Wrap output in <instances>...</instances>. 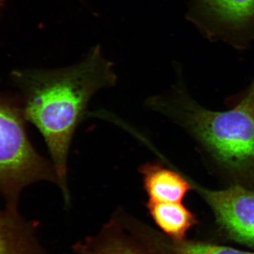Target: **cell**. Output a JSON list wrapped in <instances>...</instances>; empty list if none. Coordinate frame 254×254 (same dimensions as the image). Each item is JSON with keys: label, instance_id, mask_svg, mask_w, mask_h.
Segmentation results:
<instances>
[{"label": "cell", "instance_id": "11", "mask_svg": "<svg viewBox=\"0 0 254 254\" xmlns=\"http://www.w3.org/2000/svg\"><path fill=\"white\" fill-rule=\"evenodd\" d=\"M5 4V0H0V15H1V11H2L3 8H4Z\"/></svg>", "mask_w": 254, "mask_h": 254}, {"label": "cell", "instance_id": "7", "mask_svg": "<svg viewBox=\"0 0 254 254\" xmlns=\"http://www.w3.org/2000/svg\"><path fill=\"white\" fill-rule=\"evenodd\" d=\"M148 201L182 203L192 186L180 174L158 163H147L138 168Z\"/></svg>", "mask_w": 254, "mask_h": 254}, {"label": "cell", "instance_id": "1", "mask_svg": "<svg viewBox=\"0 0 254 254\" xmlns=\"http://www.w3.org/2000/svg\"><path fill=\"white\" fill-rule=\"evenodd\" d=\"M113 66L98 45L86 58L68 67L19 68L11 73V81L21 94L26 121L44 138L66 203L70 200L68 156L73 135L93 95L116 83Z\"/></svg>", "mask_w": 254, "mask_h": 254}, {"label": "cell", "instance_id": "10", "mask_svg": "<svg viewBox=\"0 0 254 254\" xmlns=\"http://www.w3.org/2000/svg\"><path fill=\"white\" fill-rule=\"evenodd\" d=\"M174 254H254V253L235 250L230 247H222V246L202 243H186L177 247Z\"/></svg>", "mask_w": 254, "mask_h": 254}, {"label": "cell", "instance_id": "3", "mask_svg": "<svg viewBox=\"0 0 254 254\" xmlns=\"http://www.w3.org/2000/svg\"><path fill=\"white\" fill-rule=\"evenodd\" d=\"M193 131L215 158L232 169L254 164V93L225 112L195 108L189 113Z\"/></svg>", "mask_w": 254, "mask_h": 254}, {"label": "cell", "instance_id": "9", "mask_svg": "<svg viewBox=\"0 0 254 254\" xmlns=\"http://www.w3.org/2000/svg\"><path fill=\"white\" fill-rule=\"evenodd\" d=\"M150 217L168 236L181 240L195 220L194 215L182 203H146Z\"/></svg>", "mask_w": 254, "mask_h": 254}, {"label": "cell", "instance_id": "6", "mask_svg": "<svg viewBox=\"0 0 254 254\" xmlns=\"http://www.w3.org/2000/svg\"><path fill=\"white\" fill-rule=\"evenodd\" d=\"M218 222L233 238L254 246V191L232 186L210 190L197 186Z\"/></svg>", "mask_w": 254, "mask_h": 254}, {"label": "cell", "instance_id": "2", "mask_svg": "<svg viewBox=\"0 0 254 254\" xmlns=\"http://www.w3.org/2000/svg\"><path fill=\"white\" fill-rule=\"evenodd\" d=\"M26 121L20 99L0 93V193L12 211H18L26 187L41 181L58 184L53 163L32 145Z\"/></svg>", "mask_w": 254, "mask_h": 254}, {"label": "cell", "instance_id": "8", "mask_svg": "<svg viewBox=\"0 0 254 254\" xmlns=\"http://www.w3.org/2000/svg\"><path fill=\"white\" fill-rule=\"evenodd\" d=\"M37 226L18 211L0 210V254H46L36 236Z\"/></svg>", "mask_w": 254, "mask_h": 254}, {"label": "cell", "instance_id": "4", "mask_svg": "<svg viewBox=\"0 0 254 254\" xmlns=\"http://www.w3.org/2000/svg\"><path fill=\"white\" fill-rule=\"evenodd\" d=\"M188 16L210 40L237 48L254 41V0H192Z\"/></svg>", "mask_w": 254, "mask_h": 254}, {"label": "cell", "instance_id": "12", "mask_svg": "<svg viewBox=\"0 0 254 254\" xmlns=\"http://www.w3.org/2000/svg\"><path fill=\"white\" fill-rule=\"evenodd\" d=\"M250 91H252V92H254V81L253 84H252V87H251Z\"/></svg>", "mask_w": 254, "mask_h": 254}, {"label": "cell", "instance_id": "5", "mask_svg": "<svg viewBox=\"0 0 254 254\" xmlns=\"http://www.w3.org/2000/svg\"><path fill=\"white\" fill-rule=\"evenodd\" d=\"M149 231L119 210L96 235L73 247L75 254H155Z\"/></svg>", "mask_w": 254, "mask_h": 254}]
</instances>
